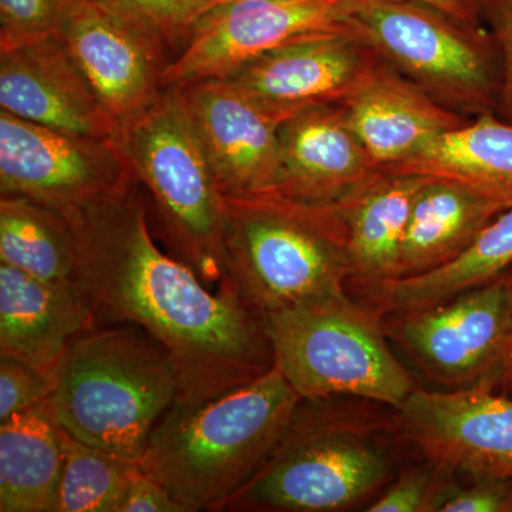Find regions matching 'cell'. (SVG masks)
I'll use <instances>...</instances> for the list:
<instances>
[{
  "label": "cell",
  "mask_w": 512,
  "mask_h": 512,
  "mask_svg": "<svg viewBox=\"0 0 512 512\" xmlns=\"http://www.w3.org/2000/svg\"><path fill=\"white\" fill-rule=\"evenodd\" d=\"M150 211L137 181L66 214L76 239L74 288L96 326L133 325L158 340L178 369V404L205 402L271 370L264 315L228 286L211 292L190 266L161 251Z\"/></svg>",
  "instance_id": "1"
},
{
  "label": "cell",
  "mask_w": 512,
  "mask_h": 512,
  "mask_svg": "<svg viewBox=\"0 0 512 512\" xmlns=\"http://www.w3.org/2000/svg\"><path fill=\"white\" fill-rule=\"evenodd\" d=\"M144 28L156 33L168 47L184 45L207 0H107Z\"/></svg>",
  "instance_id": "27"
},
{
  "label": "cell",
  "mask_w": 512,
  "mask_h": 512,
  "mask_svg": "<svg viewBox=\"0 0 512 512\" xmlns=\"http://www.w3.org/2000/svg\"><path fill=\"white\" fill-rule=\"evenodd\" d=\"M383 62L359 37L340 30L274 50L225 79L282 124L305 111L345 104Z\"/></svg>",
  "instance_id": "12"
},
{
  "label": "cell",
  "mask_w": 512,
  "mask_h": 512,
  "mask_svg": "<svg viewBox=\"0 0 512 512\" xmlns=\"http://www.w3.org/2000/svg\"><path fill=\"white\" fill-rule=\"evenodd\" d=\"M228 288L264 313L343 292L350 275L339 204L281 192L225 197Z\"/></svg>",
  "instance_id": "4"
},
{
  "label": "cell",
  "mask_w": 512,
  "mask_h": 512,
  "mask_svg": "<svg viewBox=\"0 0 512 512\" xmlns=\"http://www.w3.org/2000/svg\"><path fill=\"white\" fill-rule=\"evenodd\" d=\"M387 171L512 188V123L494 113L483 114Z\"/></svg>",
  "instance_id": "25"
},
{
  "label": "cell",
  "mask_w": 512,
  "mask_h": 512,
  "mask_svg": "<svg viewBox=\"0 0 512 512\" xmlns=\"http://www.w3.org/2000/svg\"><path fill=\"white\" fill-rule=\"evenodd\" d=\"M138 183L146 191L165 244L208 288L227 284L225 195L178 87L117 133Z\"/></svg>",
  "instance_id": "5"
},
{
  "label": "cell",
  "mask_w": 512,
  "mask_h": 512,
  "mask_svg": "<svg viewBox=\"0 0 512 512\" xmlns=\"http://www.w3.org/2000/svg\"><path fill=\"white\" fill-rule=\"evenodd\" d=\"M62 434L49 397L0 423V511H56Z\"/></svg>",
  "instance_id": "22"
},
{
  "label": "cell",
  "mask_w": 512,
  "mask_h": 512,
  "mask_svg": "<svg viewBox=\"0 0 512 512\" xmlns=\"http://www.w3.org/2000/svg\"><path fill=\"white\" fill-rule=\"evenodd\" d=\"M52 389V377L42 370L16 357L0 356V423L47 399Z\"/></svg>",
  "instance_id": "29"
},
{
  "label": "cell",
  "mask_w": 512,
  "mask_h": 512,
  "mask_svg": "<svg viewBox=\"0 0 512 512\" xmlns=\"http://www.w3.org/2000/svg\"><path fill=\"white\" fill-rule=\"evenodd\" d=\"M225 197L276 191L279 127L227 79L177 86Z\"/></svg>",
  "instance_id": "15"
},
{
  "label": "cell",
  "mask_w": 512,
  "mask_h": 512,
  "mask_svg": "<svg viewBox=\"0 0 512 512\" xmlns=\"http://www.w3.org/2000/svg\"><path fill=\"white\" fill-rule=\"evenodd\" d=\"M434 511L512 512V478H476L471 487L440 490Z\"/></svg>",
  "instance_id": "30"
},
{
  "label": "cell",
  "mask_w": 512,
  "mask_h": 512,
  "mask_svg": "<svg viewBox=\"0 0 512 512\" xmlns=\"http://www.w3.org/2000/svg\"><path fill=\"white\" fill-rule=\"evenodd\" d=\"M400 338L440 379L466 382L508 353L512 343V276L407 312Z\"/></svg>",
  "instance_id": "14"
},
{
  "label": "cell",
  "mask_w": 512,
  "mask_h": 512,
  "mask_svg": "<svg viewBox=\"0 0 512 512\" xmlns=\"http://www.w3.org/2000/svg\"><path fill=\"white\" fill-rule=\"evenodd\" d=\"M96 328L74 285L50 284L0 264V356L55 377L74 340Z\"/></svg>",
  "instance_id": "19"
},
{
  "label": "cell",
  "mask_w": 512,
  "mask_h": 512,
  "mask_svg": "<svg viewBox=\"0 0 512 512\" xmlns=\"http://www.w3.org/2000/svg\"><path fill=\"white\" fill-rule=\"evenodd\" d=\"M229 2H237V0H207V8H205V12H207L208 9L214 8V6L224 5V3Z\"/></svg>",
  "instance_id": "35"
},
{
  "label": "cell",
  "mask_w": 512,
  "mask_h": 512,
  "mask_svg": "<svg viewBox=\"0 0 512 512\" xmlns=\"http://www.w3.org/2000/svg\"><path fill=\"white\" fill-rule=\"evenodd\" d=\"M137 183L117 138L69 133L0 110V192L63 215Z\"/></svg>",
  "instance_id": "9"
},
{
  "label": "cell",
  "mask_w": 512,
  "mask_h": 512,
  "mask_svg": "<svg viewBox=\"0 0 512 512\" xmlns=\"http://www.w3.org/2000/svg\"><path fill=\"white\" fill-rule=\"evenodd\" d=\"M510 207L512 188L430 177L414 200L399 278L424 274L453 261Z\"/></svg>",
  "instance_id": "20"
},
{
  "label": "cell",
  "mask_w": 512,
  "mask_h": 512,
  "mask_svg": "<svg viewBox=\"0 0 512 512\" xmlns=\"http://www.w3.org/2000/svg\"><path fill=\"white\" fill-rule=\"evenodd\" d=\"M76 259L66 215L26 198H0V264L50 284L74 285Z\"/></svg>",
  "instance_id": "24"
},
{
  "label": "cell",
  "mask_w": 512,
  "mask_h": 512,
  "mask_svg": "<svg viewBox=\"0 0 512 512\" xmlns=\"http://www.w3.org/2000/svg\"><path fill=\"white\" fill-rule=\"evenodd\" d=\"M63 431V473L55 512H119L140 463L87 446Z\"/></svg>",
  "instance_id": "26"
},
{
  "label": "cell",
  "mask_w": 512,
  "mask_h": 512,
  "mask_svg": "<svg viewBox=\"0 0 512 512\" xmlns=\"http://www.w3.org/2000/svg\"><path fill=\"white\" fill-rule=\"evenodd\" d=\"M511 266L512 207L491 221L453 261L424 274L403 276L379 286L394 309L407 313L488 284Z\"/></svg>",
  "instance_id": "23"
},
{
  "label": "cell",
  "mask_w": 512,
  "mask_h": 512,
  "mask_svg": "<svg viewBox=\"0 0 512 512\" xmlns=\"http://www.w3.org/2000/svg\"><path fill=\"white\" fill-rule=\"evenodd\" d=\"M274 367L302 400L356 396L399 409L413 392L372 318L343 295L264 313Z\"/></svg>",
  "instance_id": "7"
},
{
  "label": "cell",
  "mask_w": 512,
  "mask_h": 512,
  "mask_svg": "<svg viewBox=\"0 0 512 512\" xmlns=\"http://www.w3.org/2000/svg\"><path fill=\"white\" fill-rule=\"evenodd\" d=\"M508 355H510L511 365H512V343H511V348H510V350H508Z\"/></svg>",
  "instance_id": "36"
},
{
  "label": "cell",
  "mask_w": 512,
  "mask_h": 512,
  "mask_svg": "<svg viewBox=\"0 0 512 512\" xmlns=\"http://www.w3.org/2000/svg\"><path fill=\"white\" fill-rule=\"evenodd\" d=\"M0 110L42 126L100 138H117L59 33L0 49Z\"/></svg>",
  "instance_id": "16"
},
{
  "label": "cell",
  "mask_w": 512,
  "mask_h": 512,
  "mask_svg": "<svg viewBox=\"0 0 512 512\" xmlns=\"http://www.w3.org/2000/svg\"><path fill=\"white\" fill-rule=\"evenodd\" d=\"M59 35L117 133L164 92L167 43L107 0H66Z\"/></svg>",
  "instance_id": "11"
},
{
  "label": "cell",
  "mask_w": 512,
  "mask_h": 512,
  "mask_svg": "<svg viewBox=\"0 0 512 512\" xmlns=\"http://www.w3.org/2000/svg\"><path fill=\"white\" fill-rule=\"evenodd\" d=\"M343 26L447 109L497 114L503 57L487 26L419 0H349Z\"/></svg>",
  "instance_id": "6"
},
{
  "label": "cell",
  "mask_w": 512,
  "mask_h": 512,
  "mask_svg": "<svg viewBox=\"0 0 512 512\" xmlns=\"http://www.w3.org/2000/svg\"><path fill=\"white\" fill-rule=\"evenodd\" d=\"M440 488L426 473L404 474L400 480L377 498L369 512H431L436 507Z\"/></svg>",
  "instance_id": "31"
},
{
  "label": "cell",
  "mask_w": 512,
  "mask_h": 512,
  "mask_svg": "<svg viewBox=\"0 0 512 512\" xmlns=\"http://www.w3.org/2000/svg\"><path fill=\"white\" fill-rule=\"evenodd\" d=\"M205 8H207V6H205Z\"/></svg>",
  "instance_id": "37"
},
{
  "label": "cell",
  "mask_w": 512,
  "mask_h": 512,
  "mask_svg": "<svg viewBox=\"0 0 512 512\" xmlns=\"http://www.w3.org/2000/svg\"><path fill=\"white\" fill-rule=\"evenodd\" d=\"M66 0H0V49L59 33Z\"/></svg>",
  "instance_id": "28"
},
{
  "label": "cell",
  "mask_w": 512,
  "mask_h": 512,
  "mask_svg": "<svg viewBox=\"0 0 512 512\" xmlns=\"http://www.w3.org/2000/svg\"><path fill=\"white\" fill-rule=\"evenodd\" d=\"M419 2L434 6L464 22L484 25L483 0H419Z\"/></svg>",
  "instance_id": "34"
},
{
  "label": "cell",
  "mask_w": 512,
  "mask_h": 512,
  "mask_svg": "<svg viewBox=\"0 0 512 512\" xmlns=\"http://www.w3.org/2000/svg\"><path fill=\"white\" fill-rule=\"evenodd\" d=\"M483 22L503 57V93L497 116L512 123V0H483Z\"/></svg>",
  "instance_id": "32"
},
{
  "label": "cell",
  "mask_w": 512,
  "mask_h": 512,
  "mask_svg": "<svg viewBox=\"0 0 512 512\" xmlns=\"http://www.w3.org/2000/svg\"><path fill=\"white\" fill-rule=\"evenodd\" d=\"M375 447L329 421L302 413L301 404L274 453L222 511H339L386 480Z\"/></svg>",
  "instance_id": "8"
},
{
  "label": "cell",
  "mask_w": 512,
  "mask_h": 512,
  "mask_svg": "<svg viewBox=\"0 0 512 512\" xmlns=\"http://www.w3.org/2000/svg\"><path fill=\"white\" fill-rule=\"evenodd\" d=\"M302 397L275 367L205 402L175 403L140 467L188 512L222 511L264 467Z\"/></svg>",
  "instance_id": "2"
},
{
  "label": "cell",
  "mask_w": 512,
  "mask_h": 512,
  "mask_svg": "<svg viewBox=\"0 0 512 512\" xmlns=\"http://www.w3.org/2000/svg\"><path fill=\"white\" fill-rule=\"evenodd\" d=\"M349 0H237L202 13L171 59L165 87L225 79L274 50L346 30Z\"/></svg>",
  "instance_id": "10"
},
{
  "label": "cell",
  "mask_w": 512,
  "mask_h": 512,
  "mask_svg": "<svg viewBox=\"0 0 512 512\" xmlns=\"http://www.w3.org/2000/svg\"><path fill=\"white\" fill-rule=\"evenodd\" d=\"M346 120L343 104L319 107L279 127L276 191L312 204H340L383 173Z\"/></svg>",
  "instance_id": "17"
},
{
  "label": "cell",
  "mask_w": 512,
  "mask_h": 512,
  "mask_svg": "<svg viewBox=\"0 0 512 512\" xmlns=\"http://www.w3.org/2000/svg\"><path fill=\"white\" fill-rule=\"evenodd\" d=\"M343 107L350 128L383 170L407 163L471 120L444 107L386 62Z\"/></svg>",
  "instance_id": "18"
},
{
  "label": "cell",
  "mask_w": 512,
  "mask_h": 512,
  "mask_svg": "<svg viewBox=\"0 0 512 512\" xmlns=\"http://www.w3.org/2000/svg\"><path fill=\"white\" fill-rule=\"evenodd\" d=\"M180 393L177 366L158 340L137 326L104 325L74 340L49 399L74 439L140 463Z\"/></svg>",
  "instance_id": "3"
},
{
  "label": "cell",
  "mask_w": 512,
  "mask_h": 512,
  "mask_svg": "<svg viewBox=\"0 0 512 512\" xmlns=\"http://www.w3.org/2000/svg\"><path fill=\"white\" fill-rule=\"evenodd\" d=\"M429 178L384 170L340 202L350 275L377 285L399 278L414 200Z\"/></svg>",
  "instance_id": "21"
},
{
  "label": "cell",
  "mask_w": 512,
  "mask_h": 512,
  "mask_svg": "<svg viewBox=\"0 0 512 512\" xmlns=\"http://www.w3.org/2000/svg\"><path fill=\"white\" fill-rule=\"evenodd\" d=\"M119 512H188L180 501L160 481L151 477L143 468L128 485L126 497Z\"/></svg>",
  "instance_id": "33"
},
{
  "label": "cell",
  "mask_w": 512,
  "mask_h": 512,
  "mask_svg": "<svg viewBox=\"0 0 512 512\" xmlns=\"http://www.w3.org/2000/svg\"><path fill=\"white\" fill-rule=\"evenodd\" d=\"M400 410L404 436L437 467L474 478H512V400L485 386L414 389Z\"/></svg>",
  "instance_id": "13"
}]
</instances>
